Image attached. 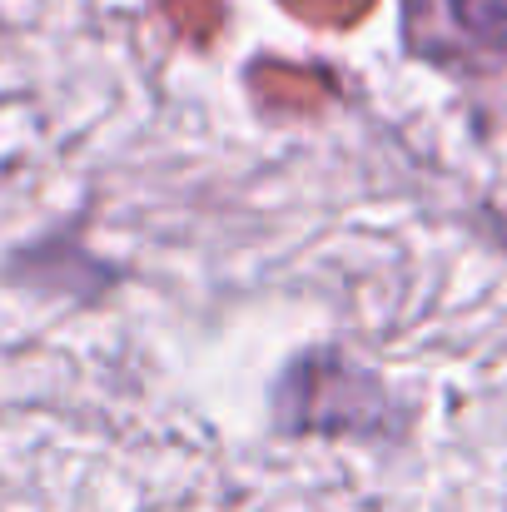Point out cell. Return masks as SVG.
<instances>
[{
    "label": "cell",
    "instance_id": "1",
    "mask_svg": "<svg viewBox=\"0 0 507 512\" xmlns=\"http://www.w3.org/2000/svg\"><path fill=\"white\" fill-rule=\"evenodd\" d=\"M448 10L468 35H483V40L507 35V0H448Z\"/></svg>",
    "mask_w": 507,
    "mask_h": 512
}]
</instances>
